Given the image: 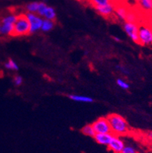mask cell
I'll return each instance as SVG.
<instances>
[{
	"label": "cell",
	"instance_id": "obj_4",
	"mask_svg": "<svg viewBox=\"0 0 152 153\" xmlns=\"http://www.w3.org/2000/svg\"><path fill=\"white\" fill-rule=\"evenodd\" d=\"M25 15L30 24V34H33V33H37L39 30H41V27L44 19L39 15H37V13H27Z\"/></svg>",
	"mask_w": 152,
	"mask_h": 153
},
{
	"label": "cell",
	"instance_id": "obj_3",
	"mask_svg": "<svg viewBox=\"0 0 152 153\" xmlns=\"http://www.w3.org/2000/svg\"><path fill=\"white\" fill-rule=\"evenodd\" d=\"M139 44L144 46H149L152 44L151 27L147 25L139 26L138 30Z\"/></svg>",
	"mask_w": 152,
	"mask_h": 153
},
{
	"label": "cell",
	"instance_id": "obj_28",
	"mask_svg": "<svg viewBox=\"0 0 152 153\" xmlns=\"http://www.w3.org/2000/svg\"><path fill=\"white\" fill-rule=\"evenodd\" d=\"M110 2H113L114 4H117V3H119V2H120V0H110Z\"/></svg>",
	"mask_w": 152,
	"mask_h": 153
},
{
	"label": "cell",
	"instance_id": "obj_14",
	"mask_svg": "<svg viewBox=\"0 0 152 153\" xmlns=\"http://www.w3.org/2000/svg\"><path fill=\"white\" fill-rule=\"evenodd\" d=\"M138 6L141 10L147 13H151L152 10V0H141L138 2Z\"/></svg>",
	"mask_w": 152,
	"mask_h": 153
},
{
	"label": "cell",
	"instance_id": "obj_11",
	"mask_svg": "<svg viewBox=\"0 0 152 153\" xmlns=\"http://www.w3.org/2000/svg\"><path fill=\"white\" fill-rule=\"evenodd\" d=\"M70 100L75 101V102H79V103H93L94 100L93 98L87 96L76 95V94H69L67 96Z\"/></svg>",
	"mask_w": 152,
	"mask_h": 153
},
{
	"label": "cell",
	"instance_id": "obj_23",
	"mask_svg": "<svg viewBox=\"0 0 152 153\" xmlns=\"http://www.w3.org/2000/svg\"><path fill=\"white\" fill-rule=\"evenodd\" d=\"M116 84L119 88H121L123 90H127L130 89V84L125 80L122 79H118L116 80Z\"/></svg>",
	"mask_w": 152,
	"mask_h": 153
},
{
	"label": "cell",
	"instance_id": "obj_1",
	"mask_svg": "<svg viewBox=\"0 0 152 153\" xmlns=\"http://www.w3.org/2000/svg\"><path fill=\"white\" fill-rule=\"evenodd\" d=\"M110 124L111 133L114 135H125L130 131V127L126 119L118 114H111L106 117Z\"/></svg>",
	"mask_w": 152,
	"mask_h": 153
},
{
	"label": "cell",
	"instance_id": "obj_33",
	"mask_svg": "<svg viewBox=\"0 0 152 153\" xmlns=\"http://www.w3.org/2000/svg\"><path fill=\"white\" fill-rule=\"evenodd\" d=\"M80 1H83V0H80Z\"/></svg>",
	"mask_w": 152,
	"mask_h": 153
},
{
	"label": "cell",
	"instance_id": "obj_25",
	"mask_svg": "<svg viewBox=\"0 0 152 153\" xmlns=\"http://www.w3.org/2000/svg\"><path fill=\"white\" fill-rule=\"evenodd\" d=\"M120 153H137V150L130 146H125Z\"/></svg>",
	"mask_w": 152,
	"mask_h": 153
},
{
	"label": "cell",
	"instance_id": "obj_7",
	"mask_svg": "<svg viewBox=\"0 0 152 153\" xmlns=\"http://www.w3.org/2000/svg\"><path fill=\"white\" fill-rule=\"evenodd\" d=\"M116 4L113 2H109L106 5L101 6H96L94 7L96 11L98 13L99 15H101L103 17L110 18L114 16V11H115Z\"/></svg>",
	"mask_w": 152,
	"mask_h": 153
},
{
	"label": "cell",
	"instance_id": "obj_19",
	"mask_svg": "<svg viewBox=\"0 0 152 153\" xmlns=\"http://www.w3.org/2000/svg\"><path fill=\"white\" fill-rule=\"evenodd\" d=\"M38 6L39 2H30V3L27 4V6H26V10L27 11V13H37Z\"/></svg>",
	"mask_w": 152,
	"mask_h": 153
},
{
	"label": "cell",
	"instance_id": "obj_24",
	"mask_svg": "<svg viewBox=\"0 0 152 153\" xmlns=\"http://www.w3.org/2000/svg\"><path fill=\"white\" fill-rule=\"evenodd\" d=\"M116 68L119 72H121L122 74H123L124 76H129L130 75V70L128 69L126 66L117 65H116Z\"/></svg>",
	"mask_w": 152,
	"mask_h": 153
},
{
	"label": "cell",
	"instance_id": "obj_6",
	"mask_svg": "<svg viewBox=\"0 0 152 153\" xmlns=\"http://www.w3.org/2000/svg\"><path fill=\"white\" fill-rule=\"evenodd\" d=\"M96 134H104V133H111L110 124L106 117H99L92 124Z\"/></svg>",
	"mask_w": 152,
	"mask_h": 153
},
{
	"label": "cell",
	"instance_id": "obj_30",
	"mask_svg": "<svg viewBox=\"0 0 152 153\" xmlns=\"http://www.w3.org/2000/svg\"><path fill=\"white\" fill-rule=\"evenodd\" d=\"M133 1H134L135 2H137V3H138V2H140V1H141V0H133Z\"/></svg>",
	"mask_w": 152,
	"mask_h": 153
},
{
	"label": "cell",
	"instance_id": "obj_31",
	"mask_svg": "<svg viewBox=\"0 0 152 153\" xmlns=\"http://www.w3.org/2000/svg\"><path fill=\"white\" fill-rule=\"evenodd\" d=\"M42 1H43V2H45V3H46V2H47L48 0H42Z\"/></svg>",
	"mask_w": 152,
	"mask_h": 153
},
{
	"label": "cell",
	"instance_id": "obj_10",
	"mask_svg": "<svg viewBox=\"0 0 152 153\" xmlns=\"http://www.w3.org/2000/svg\"><path fill=\"white\" fill-rule=\"evenodd\" d=\"M128 10H129V9H128L125 5H123V4H121L119 2V3L116 4L114 15H115L119 20L125 21L126 16H127Z\"/></svg>",
	"mask_w": 152,
	"mask_h": 153
},
{
	"label": "cell",
	"instance_id": "obj_16",
	"mask_svg": "<svg viewBox=\"0 0 152 153\" xmlns=\"http://www.w3.org/2000/svg\"><path fill=\"white\" fill-rule=\"evenodd\" d=\"M137 20H138V16L136 12H134L133 10H128L127 12V16H126L125 21L129 22V23H137Z\"/></svg>",
	"mask_w": 152,
	"mask_h": 153
},
{
	"label": "cell",
	"instance_id": "obj_20",
	"mask_svg": "<svg viewBox=\"0 0 152 153\" xmlns=\"http://www.w3.org/2000/svg\"><path fill=\"white\" fill-rule=\"evenodd\" d=\"M17 19V15L16 14H10L6 16H4L1 20V23H11L14 24Z\"/></svg>",
	"mask_w": 152,
	"mask_h": 153
},
{
	"label": "cell",
	"instance_id": "obj_32",
	"mask_svg": "<svg viewBox=\"0 0 152 153\" xmlns=\"http://www.w3.org/2000/svg\"><path fill=\"white\" fill-rule=\"evenodd\" d=\"M0 34H1V23H0Z\"/></svg>",
	"mask_w": 152,
	"mask_h": 153
},
{
	"label": "cell",
	"instance_id": "obj_5",
	"mask_svg": "<svg viewBox=\"0 0 152 153\" xmlns=\"http://www.w3.org/2000/svg\"><path fill=\"white\" fill-rule=\"evenodd\" d=\"M123 30L126 32L127 35L132 40L133 42L139 44L138 38V30L139 26L136 23H129V22L124 21L123 23Z\"/></svg>",
	"mask_w": 152,
	"mask_h": 153
},
{
	"label": "cell",
	"instance_id": "obj_9",
	"mask_svg": "<svg viewBox=\"0 0 152 153\" xmlns=\"http://www.w3.org/2000/svg\"><path fill=\"white\" fill-rule=\"evenodd\" d=\"M113 134L112 133H104V134H96L94 136L95 141L99 145L108 146L111 141Z\"/></svg>",
	"mask_w": 152,
	"mask_h": 153
},
{
	"label": "cell",
	"instance_id": "obj_8",
	"mask_svg": "<svg viewBox=\"0 0 152 153\" xmlns=\"http://www.w3.org/2000/svg\"><path fill=\"white\" fill-rule=\"evenodd\" d=\"M125 146V143L123 142L121 138H119V136L114 135L112 138L110 144L108 145L109 149L113 152L114 153H120V152L123 150V149Z\"/></svg>",
	"mask_w": 152,
	"mask_h": 153
},
{
	"label": "cell",
	"instance_id": "obj_27",
	"mask_svg": "<svg viewBox=\"0 0 152 153\" xmlns=\"http://www.w3.org/2000/svg\"><path fill=\"white\" fill-rule=\"evenodd\" d=\"M113 39L114 41H116V42H121V39L118 37H113Z\"/></svg>",
	"mask_w": 152,
	"mask_h": 153
},
{
	"label": "cell",
	"instance_id": "obj_15",
	"mask_svg": "<svg viewBox=\"0 0 152 153\" xmlns=\"http://www.w3.org/2000/svg\"><path fill=\"white\" fill-rule=\"evenodd\" d=\"M54 21H52V20H49V19H44L42 22V25L41 27V30L43 32H49L51 30L54 29Z\"/></svg>",
	"mask_w": 152,
	"mask_h": 153
},
{
	"label": "cell",
	"instance_id": "obj_21",
	"mask_svg": "<svg viewBox=\"0 0 152 153\" xmlns=\"http://www.w3.org/2000/svg\"><path fill=\"white\" fill-rule=\"evenodd\" d=\"M90 4L93 7H96V6H101L106 5L109 2H110V0H88Z\"/></svg>",
	"mask_w": 152,
	"mask_h": 153
},
{
	"label": "cell",
	"instance_id": "obj_2",
	"mask_svg": "<svg viewBox=\"0 0 152 153\" xmlns=\"http://www.w3.org/2000/svg\"><path fill=\"white\" fill-rule=\"evenodd\" d=\"M30 34V24L25 14L17 16V19L14 23V29L12 36L19 37Z\"/></svg>",
	"mask_w": 152,
	"mask_h": 153
},
{
	"label": "cell",
	"instance_id": "obj_17",
	"mask_svg": "<svg viewBox=\"0 0 152 153\" xmlns=\"http://www.w3.org/2000/svg\"><path fill=\"white\" fill-rule=\"evenodd\" d=\"M81 131L83 134L89 136V137H92V138H94L95 134H96V132H95L92 124H86V125H85L82 128Z\"/></svg>",
	"mask_w": 152,
	"mask_h": 153
},
{
	"label": "cell",
	"instance_id": "obj_12",
	"mask_svg": "<svg viewBox=\"0 0 152 153\" xmlns=\"http://www.w3.org/2000/svg\"><path fill=\"white\" fill-rule=\"evenodd\" d=\"M14 29V24L11 23H1V34L4 36H9L13 34Z\"/></svg>",
	"mask_w": 152,
	"mask_h": 153
},
{
	"label": "cell",
	"instance_id": "obj_26",
	"mask_svg": "<svg viewBox=\"0 0 152 153\" xmlns=\"http://www.w3.org/2000/svg\"><path fill=\"white\" fill-rule=\"evenodd\" d=\"M13 84L16 86H20L23 82V77L20 76H16L15 77L13 78Z\"/></svg>",
	"mask_w": 152,
	"mask_h": 153
},
{
	"label": "cell",
	"instance_id": "obj_29",
	"mask_svg": "<svg viewBox=\"0 0 152 153\" xmlns=\"http://www.w3.org/2000/svg\"><path fill=\"white\" fill-rule=\"evenodd\" d=\"M148 137H149V138H150V139H151V138H152V133H151V131L149 132V133H148Z\"/></svg>",
	"mask_w": 152,
	"mask_h": 153
},
{
	"label": "cell",
	"instance_id": "obj_18",
	"mask_svg": "<svg viewBox=\"0 0 152 153\" xmlns=\"http://www.w3.org/2000/svg\"><path fill=\"white\" fill-rule=\"evenodd\" d=\"M4 67L8 70H12V71H19V67L18 64L13 59H9L7 62L4 64Z\"/></svg>",
	"mask_w": 152,
	"mask_h": 153
},
{
	"label": "cell",
	"instance_id": "obj_13",
	"mask_svg": "<svg viewBox=\"0 0 152 153\" xmlns=\"http://www.w3.org/2000/svg\"><path fill=\"white\" fill-rule=\"evenodd\" d=\"M57 17V14H56V11L54 8L51 7V6H48L47 7L46 10H45V13L44 14V16H43V19H49V20H52V21H54Z\"/></svg>",
	"mask_w": 152,
	"mask_h": 153
},
{
	"label": "cell",
	"instance_id": "obj_22",
	"mask_svg": "<svg viewBox=\"0 0 152 153\" xmlns=\"http://www.w3.org/2000/svg\"><path fill=\"white\" fill-rule=\"evenodd\" d=\"M47 7V3H45V2H39L38 9H37V15H39L40 16H41V17L43 18Z\"/></svg>",
	"mask_w": 152,
	"mask_h": 153
}]
</instances>
